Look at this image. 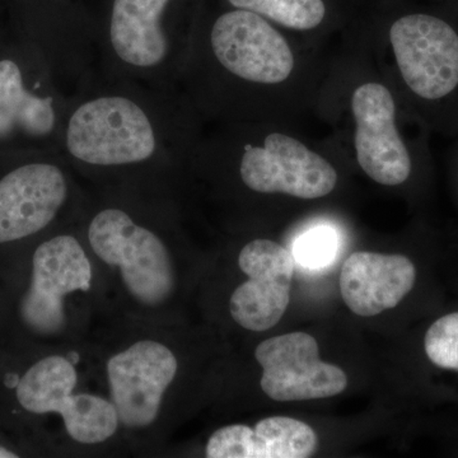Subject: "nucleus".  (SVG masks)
<instances>
[{"mask_svg":"<svg viewBox=\"0 0 458 458\" xmlns=\"http://www.w3.org/2000/svg\"><path fill=\"white\" fill-rule=\"evenodd\" d=\"M336 45L318 47L243 9L201 11L179 89L203 123L300 125L315 117Z\"/></svg>","mask_w":458,"mask_h":458,"instance_id":"f257e3e1","label":"nucleus"},{"mask_svg":"<svg viewBox=\"0 0 458 458\" xmlns=\"http://www.w3.org/2000/svg\"><path fill=\"white\" fill-rule=\"evenodd\" d=\"M417 269L403 255L354 252L344 262L340 292L355 315L372 318L394 309L411 292Z\"/></svg>","mask_w":458,"mask_h":458,"instance_id":"4468645a","label":"nucleus"},{"mask_svg":"<svg viewBox=\"0 0 458 458\" xmlns=\"http://www.w3.org/2000/svg\"><path fill=\"white\" fill-rule=\"evenodd\" d=\"M424 349L434 366L458 372V312L448 313L430 325Z\"/></svg>","mask_w":458,"mask_h":458,"instance_id":"aec40b11","label":"nucleus"},{"mask_svg":"<svg viewBox=\"0 0 458 458\" xmlns=\"http://www.w3.org/2000/svg\"><path fill=\"white\" fill-rule=\"evenodd\" d=\"M20 454L17 452L9 450L4 445H0V458H17Z\"/></svg>","mask_w":458,"mask_h":458,"instance_id":"4be33fe9","label":"nucleus"},{"mask_svg":"<svg viewBox=\"0 0 458 458\" xmlns=\"http://www.w3.org/2000/svg\"><path fill=\"white\" fill-rule=\"evenodd\" d=\"M342 161L348 159L331 135L313 140L298 123H204L188 171L258 197L316 201L336 191Z\"/></svg>","mask_w":458,"mask_h":458,"instance_id":"20e7f679","label":"nucleus"},{"mask_svg":"<svg viewBox=\"0 0 458 458\" xmlns=\"http://www.w3.org/2000/svg\"><path fill=\"white\" fill-rule=\"evenodd\" d=\"M78 384L77 370L71 360L50 355L35 361L18 378L14 396L21 409L29 414L47 415L56 412L57 406Z\"/></svg>","mask_w":458,"mask_h":458,"instance_id":"f3484780","label":"nucleus"},{"mask_svg":"<svg viewBox=\"0 0 458 458\" xmlns=\"http://www.w3.org/2000/svg\"><path fill=\"white\" fill-rule=\"evenodd\" d=\"M68 99L41 50L13 25L0 29V155L59 152Z\"/></svg>","mask_w":458,"mask_h":458,"instance_id":"0eeeda50","label":"nucleus"},{"mask_svg":"<svg viewBox=\"0 0 458 458\" xmlns=\"http://www.w3.org/2000/svg\"><path fill=\"white\" fill-rule=\"evenodd\" d=\"M454 143L452 146L451 152V159H452V167H454V174H456V181L458 186V135L456 138H454Z\"/></svg>","mask_w":458,"mask_h":458,"instance_id":"412c9836","label":"nucleus"},{"mask_svg":"<svg viewBox=\"0 0 458 458\" xmlns=\"http://www.w3.org/2000/svg\"><path fill=\"white\" fill-rule=\"evenodd\" d=\"M225 7L243 9L270 21L286 32L322 47H335L336 33L349 25L334 16L328 0H223Z\"/></svg>","mask_w":458,"mask_h":458,"instance_id":"dca6fc26","label":"nucleus"},{"mask_svg":"<svg viewBox=\"0 0 458 458\" xmlns=\"http://www.w3.org/2000/svg\"><path fill=\"white\" fill-rule=\"evenodd\" d=\"M238 265L249 280L232 294V318L246 330H269L288 309L294 276L293 255L276 241L256 238L241 250Z\"/></svg>","mask_w":458,"mask_h":458,"instance_id":"ddd939ff","label":"nucleus"},{"mask_svg":"<svg viewBox=\"0 0 458 458\" xmlns=\"http://www.w3.org/2000/svg\"><path fill=\"white\" fill-rule=\"evenodd\" d=\"M68 161L53 150L0 155V246L44 233L73 197Z\"/></svg>","mask_w":458,"mask_h":458,"instance_id":"6e6552de","label":"nucleus"},{"mask_svg":"<svg viewBox=\"0 0 458 458\" xmlns=\"http://www.w3.org/2000/svg\"><path fill=\"white\" fill-rule=\"evenodd\" d=\"M98 258L120 269L129 293L144 306H159L174 292L171 255L164 238L123 205L98 208L87 225Z\"/></svg>","mask_w":458,"mask_h":458,"instance_id":"1a4fd4ad","label":"nucleus"},{"mask_svg":"<svg viewBox=\"0 0 458 458\" xmlns=\"http://www.w3.org/2000/svg\"><path fill=\"white\" fill-rule=\"evenodd\" d=\"M318 439L309 424L297 419H262L254 428L233 424L216 430L208 441V458H307Z\"/></svg>","mask_w":458,"mask_h":458,"instance_id":"2eb2a0df","label":"nucleus"},{"mask_svg":"<svg viewBox=\"0 0 458 458\" xmlns=\"http://www.w3.org/2000/svg\"><path fill=\"white\" fill-rule=\"evenodd\" d=\"M255 358L262 367V391L279 403L327 399L348 386L344 370L319 360L318 342L302 331L265 340Z\"/></svg>","mask_w":458,"mask_h":458,"instance_id":"9b49d317","label":"nucleus"},{"mask_svg":"<svg viewBox=\"0 0 458 458\" xmlns=\"http://www.w3.org/2000/svg\"><path fill=\"white\" fill-rule=\"evenodd\" d=\"M92 276L89 256L73 234L41 241L33 250L29 285L18 298L21 325L36 336L60 333L66 324V295L89 291Z\"/></svg>","mask_w":458,"mask_h":458,"instance_id":"9d476101","label":"nucleus"},{"mask_svg":"<svg viewBox=\"0 0 458 458\" xmlns=\"http://www.w3.org/2000/svg\"><path fill=\"white\" fill-rule=\"evenodd\" d=\"M177 369L171 349L155 340H141L114 355L107 361V377L120 423L129 428L155 423Z\"/></svg>","mask_w":458,"mask_h":458,"instance_id":"f8f14e48","label":"nucleus"},{"mask_svg":"<svg viewBox=\"0 0 458 458\" xmlns=\"http://www.w3.org/2000/svg\"><path fill=\"white\" fill-rule=\"evenodd\" d=\"M203 126L179 87L98 73L68 99L59 152L82 174L155 180L189 170Z\"/></svg>","mask_w":458,"mask_h":458,"instance_id":"f03ea898","label":"nucleus"},{"mask_svg":"<svg viewBox=\"0 0 458 458\" xmlns=\"http://www.w3.org/2000/svg\"><path fill=\"white\" fill-rule=\"evenodd\" d=\"M355 32L430 134L458 135V8L394 9Z\"/></svg>","mask_w":458,"mask_h":458,"instance_id":"39448f33","label":"nucleus"},{"mask_svg":"<svg viewBox=\"0 0 458 458\" xmlns=\"http://www.w3.org/2000/svg\"><path fill=\"white\" fill-rule=\"evenodd\" d=\"M339 232L333 225H318L304 231L293 243L294 260L309 269H321L334 260L339 250Z\"/></svg>","mask_w":458,"mask_h":458,"instance_id":"6ab92c4d","label":"nucleus"},{"mask_svg":"<svg viewBox=\"0 0 458 458\" xmlns=\"http://www.w3.org/2000/svg\"><path fill=\"white\" fill-rule=\"evenodd\" d=\"M315 117L377 185L403 188L429 165L432 134L403 106L352 25L337 42Z\"/></svg>","mask_w":458,"mask_h":458,"instance_id":"7ed1b4c3","label":"nucleus"},{"mask_svg":"<svg viewBox=\"0 0 458 458\" xmlns=\"http://www.w3.org/2000/svg\"><path fill=\"white\" fill-rule=\"evenodd\" d=\"M56 414L62 415L69 437L83 445L107 441L120 423L114 403L90 394H69Z\"/></svg>","mask_w":458,"mask_h":458,"instance_id":"a211bd4d","label":"nucleus"},{"mask_svg":"<svg viewBox=\"0 0 458 458\" xmlns=\"http://www.w3.org/2000/svg\"><path fill=\"white\" fill-rule=\"evenodd\" d=\"M201 11L197 0H108L92 20L98 73L179 87Z\"/></svg>","mask_w":458,"mask_h":458,"instance_id":"423d86ee","label":"nucleus"},{"mask_svg":"<svg viewBox=\"0 0 458 458\" xmlns=\"http://www.w3.org/2000/svg\"><path fill=\"white\" fill-rule=\"evenodd\" d=\"M0 29H2V27H0Z\"/></svg>","mask_w":458,"mask_h":458,"instance_id":"5701e85b","label":"nucleus"}]
</instances>
